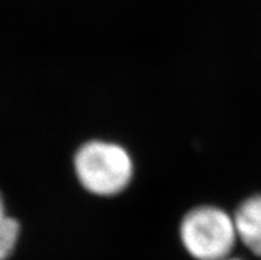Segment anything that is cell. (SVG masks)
<instances>
[{"mask_svg": "<svg viewBox=\"0 0 261 260\" xmlns=\"http://www.w3.org/2000/svg\"><path fill=\"white\" fill-rule=\"evenodd\" d=\"M179 235L185 250L196 260H225L238 239L233 215L216 206H199L183 217Z\"/></svg>", "mask_w": 261, "mask_h": 260, "instance_id": "obj_2", "label": "cell"}, {"mask_svg": "<svg viewBox=\"0 0 261 260\" xmlns=\"http://www.w3.org/2000/svg\"><path fill=\"white\" fill-rule=\"evenodd\" d=\"M20 237V223L6 215L0 219V260H7L16 248Z\"/></svg>", "mask_w": 261, "mask_h": 260, "instance_id": "obj_4", "label": "cell"}, {"mask_svg": "<svg viewBox=\"0 0 261 260\" xmlns=\"http://www.w3.org/2000/svg\"><path fill=\"white\" fill-rule=\"evenodd\" d=\"M3 218H4V217H3ZM0 219H2V218H0Z\"/></svg>", "mask_w": 261, "mask_h": 260, "instance_id": "obj_6", "label": "cell"}, {"mask_svg": "<svg viewBox=\"0 0 261 260\" xmlns=\"http://www.w3.org/2000/svg\"><path fill=\"white\" fill-rule=\"evenodd\" d=\"M238 239L261 257V195L245 199L233 215Z\"/></svg>", "mask_w": 261, "mask_h": 260, "instance_id": "obj_3", "label": "cell"}, {"mask_svg": "<svg viewBox=\"0 0 261 260\" xmlns=\"http://www.w3.org/2000/svg\"><path fill=\"white\" fill-rule=\"evenodd\" d=\"M225 260H240V259H229L228 257V259H225Z\"/></svg>", "mask_w": 261, "mask_h": 260, "instance_id": "obj_5", "label": "cell"}, {"mask_svg": "<svg viewBox=\"0 0 261 260\" xmlns=\"http://www.w3.org/2000/svg\"><path fill=\"white\" fill-rule=\"evenodd\" d=\"M73 168L79 183L98 197H114L126 190L134 175V162L116 142L92 139L77 149Z\"/></svg>", "mask_w": 261, "mask_h": 260, "instance_id": "obj_1", "label": "cell"}]
</instances>
